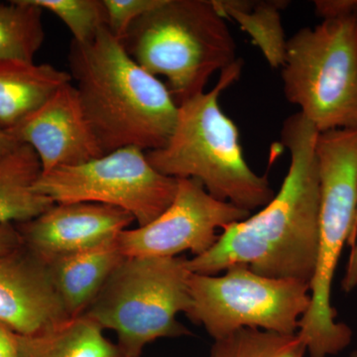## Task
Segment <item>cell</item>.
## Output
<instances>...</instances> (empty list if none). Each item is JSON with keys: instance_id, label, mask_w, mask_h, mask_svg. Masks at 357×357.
Masks as SVG:
<instances>
[{"instance_id": "obj_1", "label": "cell", "mask_w": 357, "mask_h": 357, "mask_svg": "<svg viewBox=\"0 0 357 357\" xmlns=\"http://www.w3.org/2000/svg\"><path fill=\"white\" fill-rule=\"evenodd\" d=\"M319 133L300 112L286 119L281 141L291 161L278 194L223 229L206 252L188 259L192 273L218 275L243 265L263 276L311 283L319 248Z\"/></svg>"}, {"instance_id": "obj_2", "label": "cell", "mask_w": 357, "mask_h": 357, "mask_svg": "<svg viewBox=\"0 0 357 357\" xmlns=\"http://www.w3.org/2000/svg\"><path fill=\"white\" fill-rule=\"evenodd\" d=\"M70 75L103 155L126 147L153 151L166 144L178 105L166 84L140 67L107 28L93 41H72Z\"/></svg>"}, {"instance_id": "obj_3", "label": "cell", "mask_w": 357, "mask_h": 357, "mask_svg": "<svg viewBox=\"0 0 357 357\" xmlns=\"http://www.w3.org/2000/svg\"><path fill=\"white\" fill-rule=\"evenodd\" d=\"M243 62L220 72L211 91L178 105V116L163 147L146 152L158 172L199 181L211 197L241 210L262 208L275 196L266 176L256 174L244 158L238 128L222 112L218 98L238 81Z\"/></svg>"}, {"instance_id": "obj_4", "label": "cell", "mask_w": 357, "mask_h": 357, "mask_svg": "<svg viewBox=\"0 0 357 357\" xmlns=\"http://www.w3.org/2000/svg\"><path fill=\"white\" fill-rule=\"evenodd\" d=\"M319 248L310 283V306L297 335L310 357H330L352 342V331L337 319L332 287L345 244L351 245L357 217V129L319 133Z\"/></svg>"}, {"instance_id": "obj_5", "label": "cell", "mask_w": 357, "mask_h": 357, "mask_svg": "<svg viewBox=\"0 0 357 357\" xmlns=\"http://www.w3.org/2000/svg\"><path fill=\"white\" fill-rule=\"evenodd\" d=\"M323 18L288 39L281 68L286 100L319 133L357 129V17L352 0L314 1Z\"/></svg>"}, {"instance_id": "obj_6", "label": "cell", "mask_w": 357, "mask_h": 357, "mask_svg": "<svg viewBox=\"0 0 357 357\" xmlns=\"http://www.w3.org/2000/svg\"><path fill=\"white\" fill-rule=\"evenodd\" d=\"M121 42L140 67L165 77L177 105L206 91L215 73L238 60L213 0H163L134 21Z\"/></svg>"}, {"instance_id": "obj_7", "label": "cell", "mask_w": 357, "mask_h": 357, "mask_svg": "<svg viewBox=\"0 0 357 357\" xmlns=\"http://www.w3.org/2000/svg\"><path fill=\"white\" fill-rule=\"evenodd\" d=\"M191 274L185 257H126L84 314L116 333L121 357H140L159 338L190 335L177 316L191 307Z\"/></svg>"}, {"instance_id": "obj_8", "label": "cell", "mask_w": 357, "mask_h": 357, "mask_svg": "<svg viewBox=\"0 0 357 357\" xmlns=\"http://www.w3.org/2000/svg\"><path fill=\"white\" fill-rule=\"evenodd\" d=\"M188 318L215 340L243 328L295 335L310 306V284L255 273L237 265L223 274L192 273Z\"/></svg>"}, {"instance_id": "obj_9", "label": "cell", "mask_w": 357, "mask_h": 357, "mask_svg": "<svg viewBox=\"0 0 357 357\" xmlns=\"http://www.w3.org/2000/svg\"><path fill=\"white\" fill-rule=\"evenodd\" d=\"M178 178L158 172L146 152L126 147L77 166L41 174L34 190L55 204L96 203L128 211L138 227L158 218L172 204Z\"/></svg>"}, {"instance_id": "obj_10", "label": "cell", "mask_w": 357, "mask_h": 357, "mask_svg": "<svg viewBox=\"0 0 357 357\" xmlns=\"http://www.w3.org/2000/svg\"><path fill=\"white\" fill-rule=\"evenodd\" d=\"M249 215L211 197L199 181L178 178L172 204L153 222L123 230L116 243L124 257H177L187 251L199 256L217 243L220 230Z\"/></svg>"}, {"instance_id": "obj_11", "label": "cell", "mask_w": 357, "mask_h": 357, "mask_svg": "<svg viewBox=\"0 0 357 357\" xmlns=\"http://www.w3.org/2000/svg\"><path fill=\"white\" fill-rule=\"evenodd\" d=\"M133 222L121 208L79 202L54 204L38 217L15 225L26 248L50 263L114 241Z\"/></svg>"}, {"instance_id": "obj_12", "label": "cell", "mask_w": 357, "mask_h": 357, "mask_svg": "<svg viewBox=\"0 0 357 357\" xmlns=\"http://www.w3.org/2000/svg\"><path fill=\"white\" fill-rule=\"evenodd\" d=\"M9 134L36 152L42 174L103 156L73 82L61 86Z\"/></svg>"}, {"instance_id": "obj_13", "label": "cell", "mask_w": 357, "mask_h": 357, "mask_svg": "<svg viewBox=\"0 0 357 357\" xmlns=\"http://www.w3.org/2000/svg\"><path fill=\"white\" fill-rule=\"evenodd\" d=\"M68 319L48 263L24 244L0 255V323L30 335Z\"/></svg>"}, {"instance_id": "obj_14", "label": "cell", "mask_w": 357, "mask_h": 357, "mask_svg": "<svg viewBox=\"0 0 357 357\" xmlns=\"http://www.w3.org/2000/svg\"><path fill=\"white\" fill-rule=\"evenodd\" d=\"M124 258L115 239L48 263L54 286L70 318L86 312Z\"/></svg>"}, {"instance_id": "obj_15", "label": "cell", "mask_w": 357, "mask_h": 357, "mask_svg": "<svg viewBox=\"0 0 357 357\" xmlns=\"http://www.w3.org/2000/svg\"><path fill=\"white\" fill-rule=\"evenodd\" d=\"M72 82L70 73L52 65L0 62V129L10 132Z\"/></svg>"}, {"instance_id": "obj_16", "label": "cell", "mask_w": 357, "mask_h": 357, "mask_svg": "<svg viewBox=\"0 0 357 357\" xmlns=\"http://www.w3.org/2000/svg\"><path fill=\"white\" fill-rule=\"evenodd\" d=\"M41 174L38 156L28 145L0 160V225L28 222L55 204L34 190Z\"/></svg>"}, {"instance_id": "obj_17", "label": "cell", "mask_w": 357, "mask_h": 357, "mask_svg": "<svg viewBox=\"0 0 357 357\" xmlns=\"http://www.w3.org/2000/svg\"><path fill=\"white\" fill-rule=\"evenodd\" d=\"M16 337L20 357H121L117 345L84 314L34 335Z\"/></svg>"}, {"instance_id": "obj_18", "label": "cell", "mask_w": 357, "mask_h": 357, "mask_svg": "<svg viewBox=\"0 0 357 357\" xmlns=\"http://www.w3.org/2000/svg\"><path fill=\"white\" fill-rule=\"evenodd\" d=\"M218 13L236 21L260 49L268 64L281 69L286 58L287 41L282 11L290 2L285 0H213Z\"/></svg>"}, {"instance_id": "obj_19", "label": "cell", "mask_w": 357, "mask_h": 357, "mask_svg": "<svg viewBox=\"0 0 357 357\" xmlns=\"http://www.w3.org/2000/svg\"><path fill=\"white\" fill-rule=\"evenodd\" d=\"M42 16L32 0L0 2V62H34L45 40Z\"/></svg>"}, {"instance_id": "obj_20", "label": "cell", "mask_w": 357, "mask_h": 357, "mask_svg": "<svg viewBox=\"0 0 357 357\" xmlns=\"http://www.w3.org/2000/svg\"><path fill=\"white\" fill-rule=\"evenodd\" d=\"M306 345L297 333L281 335L243 328L215 340L210 357H305Z\"/></svg>"}, {"instance_id": "obj_21", "label": "cell", "mask_w": 357, "mask_h": 357, "mask_svg": "<svg viewBox=\"0 0 357 357\" xmlns=\"http://www.w3.org/2000/svg\"><path fill=\"white\" fill-rule=\"evenodd\" d=\"M42 10L61 20L73 35V41L86 44L107 28V13L103 0H32Z\"/></svg>"}, {"instance_id": "obj_22", "label": "cell", "mask_w": 357, "mask_h": 357, "mask_svg": "<svg viewBox=\"0 0 357 357\" xmlns=\"http://www.w3.org/2000/svg\"><path fill=\"white\" fill-rule=\"evenodd\" d=\"M163 0H103L107 13V29L119 40L143 14L152 10Z\"/></svg>"}, {"instance_id": "obj_23", "label": "cell", "mask_w": 357, "mask_h": 357, "mask_svg": "<svg viewBox=\"0 0 357 357\" xmlns=\"http://www.w3.org/2000/svg\"><path fill=\"white\" fill-rule=\"evenodd\" d=\"M351 248V255H349L342 281V289L344 293H351L357 287V218Z\"/></svg>"}, {"instance_id": "obj_24", "label": "cell", "mask_w": 357, "mask_h": 357, "mask_svg": "<svg viewBox=\"0 0 357 357\" xmlns=\"http://www.w3.org/2000/svg\"><path fill=\"white\" fill-rule=\"evenodd\" d=\"M22 238L13 223L0 225V255H6L22 245Z\"/></svg>"}, {"instance_id": "obj_25", "label": "cell", "mask_w": 357, "mask_h": 357, "mask_svg": "<svg viewBox=\"0 0 357 357\" xmlns=\"http://www.w3.org/2000/svg\"><path fill=\"white\" fill-rule=\"evenodd\" d=\"M16 333L0 323V357H20Z\"/></svg>"}, {"instance_id": "obj_26", "label": "cell", "mask_w": 357, "mask_h": 357, "mask_svg": "<svg viewBox=\"0 0 357 357\" xmlns=\"http://www.w3.org/2000/svg\"><path fill=\"white\" fill-rule=\"evenodd\" d=\"M20 144V143L14 139L13 136L0 129V160L13 152Z\"/></svg>"}, {"instance_id": "obj_27", "label": "cell", "mask_w": 357, "mask_h": 357, "mask_svg": "<svg viewBox=\"0 0 357 357\" xmlns=\"http://www.w3.org/2000/svg\"><path fill=\"white\" fill-rule=\"evenodd\" d=\"M352 9H354V13L357 17V0H352Z\"/></svg>"}, {"instance_id": "obj_28", "label": "cell", "mask_w": 357, "mask_h": 357, "mask_svg": "<svg viewBox=\"0 0 357 357\" xmlns=\"http://www.w3.org/2000/svg\"><path fill=\"white\" fill-rule=\"evenodd\" d=\"M349 357H357V349H354V351L351 352Z\"/></svg>"}, {"instance_id": "obj_29", "label": "cell", "mask_w": 357, "mask_h": 357, "mask_svg": "<svg viewBox=\"0 0 357 357\" xmlns=\"http://www.w3.org/2000/svg\"><path fill=\"white\" fill-rule=\"evenodd\" d=\"M356 218H357V217H356ZM349 246H351V245H349Z\"/></svg>"}]
</instances>
